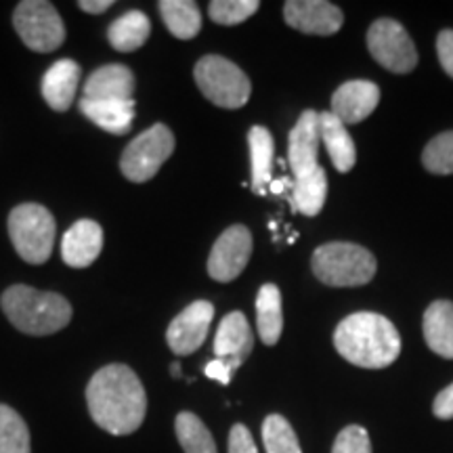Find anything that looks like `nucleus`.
Here are the masks:
<instances>
[{
    "mask_svg": "<svg viewBox=\"0 0 453 453\" xmlns=\"http://www.w3.org/2000/svg\"><path fill=\"white\" fill-rule=\"evenodd\" d=\"M87 405L95 424L105 433L124 437L141 428L147 411V395L139 376L128 365L111 364L90 378Z\"/></svg>",
    "mask_w": 453,
    "mask_h": 453,
    "instance_id": "nucleus-1",
    "label": "nucleus"
},
{
    "mask_svg": "<svg viewBox=\"0 0 453 453\" xmlns=\"http://www.w3.org/2000/svg\"><path fill=\"white\" fill-rule=\"evenodd\" d=\"M334 347L349 364L365 370H382L401 353V336L393 321L378 313H355L340 321Z\"/></svg>",
    "mask_w": 453,
    "mask_h": 453,
    "instance_id": "nucleus-2",
    "label": "nucleus"
},
{
    "mask_svg": "<svg viewBox=\"0 0 453 453\" xmlns=\"http://www.w3.org/2000/svg\"><path fill=\"white\" fill-rule=\"evenodd\" d=\"M0 304L11 324L30 336H49L72 321V304L61 294L38 292L24 283L7 288Z\"/></svg>",
    "mask_w": 453,
    "mask_h": 453,
    "instance_id": "nucleus-3",
    "label": "nucleus"
},
{
    "mask_svg": "<svg viewBox=\"0 0 453 453\" xmlns=\"http://www.w3.org/2000/svg\"><path fill=\"white\" fill-rule=\"evenodd\" d=\"M317 280L332 288L365 286L376 275V258L370 250L349 242H330L319 246L311 258Z\"/></svg>",
    "mask_w": 453,
    "mask_h": 453,
    "instance_id": "nucleus-4",
    "label": "nucleus"
},
{
    "mask_svg": "<svg viewBox=\"0 0 453 453\" xmlns=\"http://www.w3.org/2000/svg\"><path fill=\"white\" fill-rule=\"evenodd\" d=\"M194 78L203 97L225 110H240L250 99V78L240 65L220 55L202 57L196 64Z\"/></svg>",
    "mask_w": 453,
    "mask_h": 453,
    "instance_id": "nucleus-5",
    "label": "nucleus"
},
{
    "mask_svg": "<svg viewBox=\"0 0 453 453\" xmlns=\"http://www.w3.org/2000/svg\"><path fill=\"white\" fill-rule=\"evenodd\" d=\"M55 234V217L41 203H21L9 214L11 242L26 263H47L53 252Z\"/></svg>",
    "mask_w": 453,
    "mask_h": 453,
    "instance_id": "nucleus-6",
    "label": "nucleus"
},
{
    "mask_svg": "<svg viewBox=\"0 0 453 453\" xmlns=\"http://www.w3.org/2000/svg\"><path fill=\"white\" fill-rule=\"evenodd\" d=\"M13 26L26 47L36 53H53L65 42L64 19L47 0H24L17 4Z\"/></svg>",
    "mask_w": 453,
    "mask_h": 453,
    "instance_id": "nucleus-7",
    "label": "nucleus"
},
{
    "mask_svg": "<svg viewBox=\"0 0 453 453\" xmlns=\"http://www.w3.org/2000/svg\"><path fill=\"white\" fill-rule=\"evenodd\" d=\"M174 151V134L166 124H154L133 143H128L122 151L120 170L122 174L133 183H145L154 179L157 170L164 166V162L173 156Z\"/></svg>",
    "mask_w": 453,
    "mask_h": 453,
    "instance_id": "nucleus-8",
    "label": "nucleus"
},
{
    "mask_svg": "<svg viewBox=\"0 0 453 453\" xmlns=\"http://www.w3.org/2000/svg\"><path fill=\"white\" fill-rule=\"evenodd\" d=\"M367 49L384 70L393 73H410L418 65L416 44L395 19L373 21L367 32Z\"/></svg>",
    "mask_w": 453,
    "mask_h": 453,
    "instance_id": "nucleus-9",
    "label": "nucleus"
},
{
    "mask_svg": "<svg viewBox=\"0 0 453 453\" xmlns=\"http://www.w3.org/2000/svg\"><path fill=\"white\" fill-rule=\"evenodd\" d=\"M252 257V234L248 226L234 225L225 229L214 242L211 258H208V273L220 283L234 281L246 269Z\"/></svg>",
    "mask_w": 453,
    "mask_h": 453,
    "instance_id": "nucleus-10",
    "label": "nucleus"
},
{
    "mask_svg": "<svg viewBox=\"0 0 453 453\" xmlns=\"http://www.w3.org/2000/svg\"><path fill=\"white\" fill-rule=\"evenodd\" d=\"M214 317V307L208 300H196L170 321L166 342L174 355L185 357L196 353L208 336Z\"/></svg>",
    "mask_w": 453,
    "mask_h": 453,
    "instance_id": "nucleus-11",
    "label": "nucleus"
},
{
    "mask_svg": "<svg viewBox=\"0 0 453 453\" xmlns=\"http://www.w3.org/2000/svg\"><path fill=\"white\" fill-rule=\"evenodd\" d=\"M283 19L294 30L313 36H332L342 27V11L326 0H288Z\"/></svg>",
    "mask_w": 453,
    "mask_h": 453,
    "instance_id": "nucleus-12",
    "label": "nucleus"
},
{
    "mask_svg": "<svg viewBox=\"0 0 453 453\" xmlns=\"http://www.w3.org/2000/svg\"><path fill=\"white\" fill-rule=\"evenodd\" d=\"M290 145H288V164H290L294 179H303L319 168L317 154H319V113L313 110L303 111L296 127L290 133Z\"/></svg>",
    "mask_w": 453,
    "mask_h": 453,
    "instance_id": "nucleus-13",
    "label": "nucleus"
},
{
    "mask_svg": "<svg viewBox=\"0 0 453 453\" xmlns=\"http://www.w3.org/2000/svg\"><path fill=\"white\" fill-rule=\"evenodd\" d=\"M252 349L254 336L246 315L240 313V311L225 315L223 321L219 324L217 336H214V355H217V359L225 361L235 372L252 355Z\"/></svg>",
    "mask_w": 453,
    "mask_h": 453,
    "instance_id": "nucleus-14",
    "label": "nucleus"
},
{
    "mask_svg": "<svg viewBox=\"0 0 453 453\" xmlns=\"http://www.w3.org/2000/svg\"><path fill=\"white\" fill-rule=\"evenodd\" d=\"M380 104V88L370 81H349L336 88L332 97V113L344 127L370 118Z\"/></svg>",
    "mask_w": 453,
    "mask_h": 453,
    "instance_id": "nucleus-15",
    "label": "nucleus"
},
{
    "mask_svg": "<svg viewBox=\"0 0 453 453\" xmlns=\"http://www.w3.org/2000/svg\"><path fill=\"white\" fill-rule=\"evenodd\" d=\"M104 250V229L95 220L82 219L65 231L61 240V258L67 267H90Z\"/></svg>",
    "mask_w": 453,
    "mask_h": 453,
    "instance_id": "nucleus-16",
    "label": "nucleus"
},
{
    "mask_svg": "<svg viewBox=\"0 0 453 453\" xmlns=\"http://www.w3.org/2000/svg\"><path fill=\"white\" fill-rule=\"evenodd\" d=\"M134 93V73L122 64L99 67L84 84V99L93 101H130Z\"/></svg>",
    "mask_w": 453,
    "mask_h": 453,
    "instance_id": "nucleus-17",
    "label": "nucleus"
},
{
    "mask_svg": "<svg viewBox=\"0 0 453 453\" xmlns=\"http://www.w3.org/2000/svg\"><path fill=\"white\" fill-rule=\"evenodd\" d=\"M81 65L73 59H59L49 67L42 78V97L50 110H70L78 82H81Z\"/></svg>",
    "mask_w": 453,
    "mask_h": 453,
    "instance_id": "nucleus-18",
    "label": "nucleus"
},
{
    "mask_svg": "<svg viewBox=\"0 0 453 453\" xmlns=\"http://www.w3.org/2000/svg\"><path fill=\"white\" fill-rule=\"evenodd\" d=\"M319 130L321 143L326 145L327 154L338 173H350L357 164V150L355 141L349 134L347 127L334 116L332 111L319 113Z\"/></svg>",
    "mask_w": 453,
    "mask_h": 453,
    "instance_id": "nucleus-19",
    "label": "nucleus"
},
{
    "mask_svg": "<svg viewBox=\"0 0 453 453\" xmlns=\"http://www.w3.org/2000/svg\"><path fill=\"white\" fill-rule=\"evenodd\" d=\"M424 340L443 359H453V303L434 300L424 313Z\"/></svg>",
    "mask_w": 453,
    "mask_h": 453,
    "instance_id": "nucleus-20",
    "label": "nucleus"
},
{
    "mask_svg": "<svg viewBox=\"0 0 453 453\" xmlns=\"http://www.w3.org/2000/svg\"><path fill=\"white\" fill-rule=\"evenodd\" d=\"M81 110L90 122L111 134H127L134 122V99L130 101H81Z\"/></svg>",
    "mask_w": 453,
    "mask_h": 453,
    "instance_id": "nucleus-21",
    "label": "nucleus"
},
{
    "mask_svg": "<svg viewBox=\"0 0 453 453\" xmlns=\"http://www.w3.org/2000/svg\"><path fill=\"white\" fill-rule=\"evenodd\" d=\"M151 34V21L143 11H128L107 27V41L120 53H133L143 47Z\"/></svg>",
    "mask_w": 453,
    "mask_h": 453,
    "instance_id": "nucleus-22",
    "label": "nucleus"
},
{
    "mask_svg": "<svg viewBox=\"0 0 453 453\" xmlns=\"http://www.w3.org/2000/svg\"><path fill=\"white\" fill-rule=\"evenodd\" d=\"M257 327L260 340L267 347H275L283 330L281 294L275 283H265L257 294Z\"/></svg>",
    "mask_w": 453,
    "mask_h": 453,
    "instance_id": "nucleus-23",
    "label": "nucleus"
},
{
    "mask_svg": "<svg viewBox=\"0 0 453 453\" xmlns=\"http://www.w3.org/2000/svg\"><path fill=\"white\" fill-rule=\"evenodd\" d=\"M164 24L173 36L191 41L202 30V13L194 0H162L157 3Z\"/></svg>",
    "mask_w": 453,
    "mask_h": 453,
    "instance_id": "nucleus-24",
    "label": "nucleus"
},
{
    "mask_svg": "<svg viewBox=\"0 0 453 453\" xmlns=\"http://www.w3.org/2000/svg\"><path fill=\"white\" fill-rule=\"evenodd\" d=\"M252 160V189L263 196L271 185V164H273V137L265 127H252L248 133Z\"/></svg>",
    "mask_w": 453,
    "mask_h": 453,
    "instance_id": "nucleus-25",
    "label": "nucleus"
},
{
    "mask_svg": "<svg viewBox=\"0 0 453 453\" xmlns=\"http://www.w3.org/2000/svg\"><path fill=\"white\" fill-rule=\"evenodd\" d=\"M327 197V177L324 168H317L315 173L303 179H294V203L296 211L304 217H317L324 208Z\"/></svg>",
    "mask_w": 453,
    "mask_h": 453,
    "instance_id": "nucleus-26",
    "label": "nucleus"
},
{
    "mask_svg": "<svg viewBox=\"0 0 453 453\" xmlns=\"http://www.w3.org/2000/svg\"><path fill=\"white\" fill-rule=\"evenodd\" d=\"M179 445L185 453H219L211 430L191 411H180L174 420Z\"/></svg>",
    "mask_w": 453,
    "mask_h": 453,
    "instance_id": "nucleus-27",
    "label": "nucleus"
},
{
    "mask_svg": "<svg viewBox=\"0 0 453 453\" xmlns=\"http://www.w3.org/2000/svg\"><path fill=\"white\" fill-rule=\"evenodd\" d=\"M0 453H32L30 430L13 407L0 403Z\"/></svg>",
    "mask_w": 453,
    "mask_h": 453,
    "instance_id": "nucleus-28",
    "label": "nucleus"
},
{
    "mask_svg": "<svg viewBox=\"0 0 453 453\" xmlns=\"http://www.w3.org/2000/svg\"><path fill=\"white\" fill-rule=\"evenodd\" d=\"M263 443L267 453H303L292 424L280 413H271L265 418Z\"/></svg>",
    "mask_w": 453,
    "mask_h": 453,
    "instance_id": "nucleus-29",
    "label": "nucleus"
},
{
    "mask_svg": "<svg viewBox=\"0 0 453 453\" xmlns=\"http://www.w3.org/2000/svg\"><path fill=\"white\" fill-rule=\"evenodd\" d=\"M422 164L433 174H453V130L430 139L422 151Z\"/></svg>",
    "mask_w": 453,
    "mask_h": 453,
    "instance_id": "nucleus-30",
    "label": "nucleus"
},
{
    "mask_svg": "<svg viewBox=\"0 0 453 453\" xmlns=\"http://www.w3.org/2000/svg\"><path fill=\"white\" fill-rule=\"evenodd\" d=\"M260 9L258 0H214L208 4V15L219 26H237Z\"/></svg>",
    "mask_w": 453,
    "mask_h": 453,
    "instance_id": "nucleus-31",
    "label": "nucleus"
},
{
    "mask_svg": "<svg viewBox=\"0 0 453 453\" xmlns=\"http://www.w3.org/2000/svg\"><path fill=\"white\" fill-rule=\"evenodd\" d=\"M332 453H372L370 434L364 426H347L334 441Z\"/></svg>",
    "mask_w": 453,
    "mask_h": 453,
    "instance_id": "nucleus-32",
    "label": "nucleus"
},
{
    "mask_svg": "<svg viewBox=\"0 0 453 453\" xmlns=\"http://www.w3.org/2000/svg\"><path fill=\"white\" fill-rule=\"evenodd\" d=\"M229 453H258L254 439L243 424H235L229 433Z\"/></svg>",
    "mask_w": 453,
    "mask_h": 453,
    "instance_id": "nucleus-33",
    "label": "nucleus"
},
{
    "mask_svg": "<svg viewBox=\"0 0 453 453\" xmlns=\"http://www.w3.org/2000/svg\"><path fill=\"white\" fill-rule=\"evenodd\" d=\"M437 55L445 73L453 78V30H443L437 36Z\"/></svg>",
    "mask_w": 453,
    "mask_h": 453,
    "instance_id": "nucleus-34",
    "label": "nucleus"
},
{
    "mask_svg": "<svg viewBox=\"0 0 453 453\" xmlns=\"http://www.w3.org/2000/svg\"><path fill=\"white\" fill-rule=\"evenodd\" d=\"M433 411L439 420H451L453 418V382L437 395V399H434V403H433Z\"/></svg>",
    "mask_w": 453,
    "mask_h": 453,
    "instance_id": "nucleus-35",
    "label": "nucleus"
},
{
    "mask_svg": "<svg viewBox=\"0 0 453 453\" xmlns=\"http://www.w3.org/2000/svg\"><path fill=\"white\" fill-rule=\"evenodd\" d=\"M203 373H206L208 378H211V380H217V382H220V384H229L231 382V376H234V370H231L229 365L225 364V361H220V359H214V361H211V364L206 365V370H203Z\"/></svg>",
    "mask_w": 453,
    "mask_h": 453,
    "instance_id": "nucleus-36",
    "label": "nucleus"
},
{
    "mask_svg": "<svg viewBox=\"0 0 453 453\" xmlns=\"http://www.w3.org/2000/svg\"><path fill=\"white\" fill-rule=\"evenodd\" d=\"M111 4H113V0H81V3H78V7H81L84 13L99 15V13H105Z\"/></svg>",
    "mask_w": 453,
    "mask_h": 453,
    "instance_id": "nucleus-37",
    "label": "nucleus"
},
{
    "mask_svg": "<svg viewBox=\"0 0 453 453\" xmlns=\"http://www.w3.org/2000/svg\"><path fill=\"white\" fill-rule=\"evenodd\" d=\"M288 185V180L286 179H283V180H271V191H273V194H281V191H283V187H286Z\"/></svg>",
    "mask_w": 453,
    "mask_h": 453,
    "instance_id": "nucleus-38",
    "label": "nucleus"
},
{
    "mask_svg": "<svg viewBox=\"0 0 453 453\" xmlns=\"http://www.w3.org/2000/svg\"><path fill=\"white\" fill-rule=\"evenodd\" d=\"M170 372H173L174 378H180V367H179V364H174L173 367H170Z\"/></svg>",
    "mask_w": 453,
    "mask_h": 453,
    "instance_id": "nucleus-39",
    "label": "nucleus"
}]
</instances>
